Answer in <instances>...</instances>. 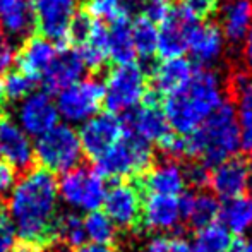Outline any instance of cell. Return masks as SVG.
<instances>
[{"label": "cell", "instance_id": "cell-1", "mask_svg": "<svg viewBox=\"0 0 252 252\" xmlns=\"http://www.w3.org/2000/svg\"><path fill=\"white\" fill-rule=\"evenodd\" d=\"M59 202L55 175L43 168L26 170L7 196V223L16 239L34 249L57 239Z\"/></svg>", "mask_w": 252, "mask_h": 252}, {"label": "cell", "instance_id": "cell-2", "mask_svg": "<svg viewBox=\"0 0 252 252\" xmlns=\"http://www.w3.org/2000/svg\"><path fill=\"white\" fill-rule=\"evenodd\" d=\"M225 103V84L215 70H196L192 79L173 94H168L163 105L172 132L189 136Z\"/></svg>", "mask_w": 252, "mask_h": 252}, {"label": "cell", "instance_id": "cell-3", "mask_svg": "<svg viewBox=\"0 0 252 252\" xmlns=\"http://www.w3.org/2000/svg\"><path fill=\"white\" fill-rule=\"evenodd\" d=\"M186 137V155L199 159L204 166L233 158L240 150L239 126L235 110L230 103H223L208 120Z\"/></svg>", "mask_w": 252, "mask_h": 252}, {"label": "cell", "instance_id": "cell-4", "mask_svg": "<svg viewBox=\"0 0 252 252\" xmlns=\"http://www.w3.org/2000/svg\"><path fill=\"white\" fill-rule=\"evenodd\" d=\"M34 161L50 173H65L81 166V150L77 130L69 124H57L48 132L34 139Z\"/></svg>", "mask_w": 252, "mask_h": 252}, {"label": "cell", "instance_id": "cell-5", "mask_svg": "<svg viewBox=\"0 0 252 252\" xmlns=\"http://www.w3.org/2000/svg\"><path fill=\"white\" fill-rule=\"evenodd\" d=\"M153 150L151 144L141 139L139 136L126 129L120 141L96 159V172L103 179L126 180L141 175L151 166Z\"/></svg>", "mask_w": 252, "mask_h": 252}, {"label": "cell", "instance_id": "cell-6", "mask_svg": "<svg viewBox=\"0 0 252 252\" xmlns=\"http://www.w3.org/2000/svg\"><path fill=\"white\" fill-rule=\"evenodd\" d=\"M103 105L110 113L127 115L136 110L148 96V77L136 62L115 65L106 76Z\"/></svg>", "mask_w": 252, "mask_h": 252}, {"label": "cell", "instance_id": "cell-7", "mask_svg": "<svg viewBox=\"0 0 252 252\" xmlns=\"http://www.w3.org/2000/svg\"><path fill=\"white\" fill-rule=\"evenodd\" d=\"M106 180L94 168L77 166L57 180L59 199L74 211H98L106 194Z\"/></svg>", "mask_w": 252, "mask_h": 252}, {"label": "cell", "instance_id": "cell-8", "mask_svg": "<svg viewBox=\"0 0 252 252\" xmlns=\"http://www.w3.org/2000/svg\"><path fill=\"white\" fill-rule=\"evenodd\" d=\"M105 86L98 77H83L72 86L59 91L55 98L57 112L63 124L77 126L101 112Z\"/></svg>", "mask_w": 252, "mask_h": 252}, {"label": "cell", "instance_id": "cell-9", "mask_svg": "<svg viewBox=\"0 0 252 252\" xmlns=\"http://www.w3.org/2000/svg\"><path fill=\"white\" fill-rule=\"evenodd\" d=\"M124 132H126V124L120 119V115L100 112L98 115L81 124V130L77 132V136H79L83 155L96 161L119 143Z\"/></svg>", "mask_w": 252, "mask_h": 252}, {"label": "cell", "instance_id": "cell-10", "mask_svg": "<svg viewBox=\"0 0 252 252\" xmlns=\"http://www.w3.org/2000/svg\"><path fill=\"white\" fill-rule=\"evenodd\" d=\"M34 26L53 43L67 41V33L77 14V0H31Z\"/></svg>", "mask_w": 252, "mask_h": 252}, {"label": "cell", "instance_id": "cell-11", "mask_svg": "<svg viewBox=\"0 0 252 252\" xmlns=\"http://www.w3.org/2000/svg\"><path fill=\"white\" fill-rule=\"evenodd\" d=\"M197 28V19L182 5L173 7L163 23L158 26V47L156 53L163 59L182 57L189 48V41L194 30Z\"/></svg>", "mask_w": 252, "mask_h": 252}, {"label": "cell", "instance_id": "cell-12", "mask_svg": "<svg viewBox=\"0 0 252 252\" xmlns=\"http://www.w3.org/2000/svg\"><path fill=\"white\" fill-rule=\"evenodd\" d=\"M59 120L60 117L52 94L47 91H33L21 101L16 122L28 136L36 139L55 127Z\"/></svg>", "mask_w": 252, "mask_h": 252}, {"label": "cell", "instance_id": "cell-13", "mask_svg": "<svg viewBox=\"0 0 252 252\" xmlns=\"http://www.w3.org/2000/svg\"><path fill=\"white\" fill-rule=\"evenodd\" d=\"M141 206L143 199L137 187L120 180L106 187L101 208L117 228H130L141 220Z\"/></svg>", "mask_w": 252, "mask_h": 252}, {"label": "cell", "instance_id": "cell-14", "mask_svg": "<svg viewBox=\"0 0 252 252\" xmlns=\"http://www.w3.org/2000/svg\"><path fill=\"white\" fill-rule=\"evenodd\" d=\"M0 155L14 170H30L34 163L33 139L10 117L0 119Z\"/></svg>", "mask_w": 252, "mask_h": 252}, {"label": "cell", "instance_id": "cell-15", "mask_svg": "<svg viewBox=\"0 0 252 252\" xmlns=\"http://www.w3.org/2000/svg\"><path fill=\"white\" fill-rule=\"evenodd\" d=\"M124 124H126L127 130H130L150 144H159L172 132L165 113H163V108L153 98L148 96L136 110L127 113V122Z\"/></svg>", "mask_w": 252, "mask_h": 252}, {"label": "cell", "instance_id": "cell-16", "mask_svg": "<svg viewBox=\"0 0 252 252\" xmlns=\"http://www.w3.org/2000/svg\"><path fill=\"white\" fill-rule=\"evenodd\" d=\"M213 194L221 199L242 196L249 189V165L240 158H228L213 166L208 175Z\"/></svg>", "mask_w": 252, "mask_h": 252}, {"label": "cell", "instance_id": "cell-17", "mask_svg": "<svg viewBox=\"0 0 252 252\" xmlns=\"http://www.w3.org/2000/svg\"><path fill=\"white\" fill-rule=\"evenodd\" d=\"M141 220L151 232L170 233L182 221L179 197L148 192L141 206Z\"/></svg>", "mask_w": 252, "mask_h": 252}, {"label": "cell", "instance_id": "cell-18", "mask_svg": "<svg viewBox=\"0 0 252 252\" xmlns=\"http://www.w3.org/2000/svg\"><path fill=\"white\" fill-rule=\"evenodd\" d=\"M84 72H86V67L81 60L79 52L76 48H63L57 52L50 67L45 70L40 79L43 81L47 93L52 94L81 81L84 77Z\"/></svg>", "mask_w": 252, "mask_h": 252}, {"label": "cell", "instance_id": "cell-19", "mask_svg": "<svg viewBox=\"0 0 252 252\" xmlns=\"http://www.w3.org/2000/svg\"><path fill=\"white\" fill-rule=\"evenodd\" d=\"M57 52H59L57 43H53L41 34H36V36H30L24 41L19 53H16V62L21 72L28 74L30 77L38 81L43 76L45 70L50 67Z\"/></svg>", "mask_w": 252, "mask_h": 252}, {"label": "cell", "instance_id": "cell-20", "mask_svg": "<svg viewBox=\"0 0 252 252\" xmlns=\"http://www.w3.org/2000/svg\"><path fill=\"white\" fill-rule=\"evenodd\" d=\"M252 26V0H225L220 7V31L226 43L239 45Z\"/></svg>", "mask_w": 252, "mask_h": 252}, {"label": "cell", "instance_id": "cell-21", "mask_svg": "<svg viewBox=\"0 0 252 252\" xmlns=\"http://www.w3.org/2000/svg\"><path fill=\"white\" fill-rule=\"evenodd\" d=\"M225 47L226 41L220 31L218 24L204 23L197 24V28L194 30L187 50L190 52L192 59L199 65L209 67L221 60V57L225 55Z\"/></svg>", "mask_w": 252, "mask_h": 252}, {"label": "cell", "instance_id": "cell-22", "mask_svg": "<svg viewBox=\"0 0 252 252\" xmlns=\"http://www.w3.org/2000/svg\"><path fill=\"white\" fill-rule=\"evenodd\" d=\"M186 187V168L175 159H165V161L158 163L144 177V189L151 194L180 197Z\"/></svg>", "mask_w": 252, "mask_h": 252}, {"label": "cell", "instance_id": "cell-23", "mask_svg": "<svg viewBox=\"0 0 252 252\" xmlns=\"http://www.w3.org/2000/svg\"><path fill=\"white\" fill-rule=\"evenodd\" d=\"M194 65L184 57L175 59H163L158 65L153 69L151 83L156 93L159 94H173L175 91L182 90L190 79H192Z\"/></svg>", "mask_w": 252, "mask_h": 252}, {"label": "cell", "instance_id": "cell-24", "mask_svg": "<svg viewBox=\"0 0 252 252\" xmlns=\"http://www.w3.org/2000/svg\"><path fill=\"white\" fill-rule=\"evenodd\" d=\"M34 28L31 0H0V31L7 36L24 38Z\"/></svg>", "mask_w": 252, "mask_h": 252}, {"label": "cell", "instance_id": "cell-25", "mask_svg": "<svg viewBox=\"0 0 252 252\" xmlns=\"http://www.w3.org/2000/svg\"><path fill=\"white\" fill-rule=\"evenodd\" d=\"M235 117L239 126L240 150L252 153V77L237 76L233 83Z\"/></svg>", "mask_w": 252, "mask_h": 252}, {"label": "cell", "instance_id": "cell-26", "mask_svg": "<svg viewBox=\"0 0 252 252\" xmlns=\"http://www.w3.org/2000/svg\"><path fill=\"white\" fill-rule=\"evenodd\" d=\"M182 220H187L190 225L196 228H202L218 218L220 202L215 194L209 192H197V194H186L179 197Z\"/></svg>", "mask_w": 252, "mask_h": 252}, {"label": "cell", "instance_id": "cell-27", "mask_svg": "<svg viewBox=\"0 0 252 252\" xmlns=\"http://www.w3.org/2000/svg\"><path fill=\"white\" fill-rule=\"evenodd\" d=\"M221 225L235 235H246L252 232V194L226 199L225 204L220 206L218 213Z\"/></svg>", "mask_w": 252, "mask_h": 252}, {"label": "cell", "instance_id": "cell-28", "mask_svg": "<svg viewBox=\"0 0 252 252\" xmlns=\"http://www.w3.org/2000/svg\"><path fill=\"white\" fill-rule=\"evenodd\" d=\"M108 59H112L115 65L136 62V50L130 34V14L113 19L108 28Z\"/></svg>", "mask_w": 252, "mask_h": 252}, {"label": "cell", "instance_id": "cell-29", "mask_svg": "<svg viewBox=\"0 0 252 252\" xmlns=\"http://www.w3.org/2000/svg\"><path fill=\"white\" fill-rule=\"evenodd\" d=\"M86 70H98L108 60V28L101 21H94L86 40L77 48Z\"/></svg>", "mask_w": 252, "mask_h": 252}, {"label": "cell", "instance_id": "cell-30", "mask_svg": "<svg viewBox=\"0 0 252 252\" xmlns=\"http://www.w3.org/2000/svg\"><path fill=\"white\" fill-rule=\"evenodd\" d=\"M232 233L221 223H211L197 228V233L190 244V252H228L232 246Z\"/></svg>", "mask_w": 252, "mask_h": 252}, {"label": "cell", "instance_id": "cell-31", "mask_svg": "<svg viewBox=\"0 0 252 252\" xmlns=\"http://www.w3.org/2000/svg\"><path fill=\"white\" fill-rule=\"evenodd\" d=\"M130 34L136 57L151 59L158 47V26L144 16H139L137 19L130 21Z\"/></svg>", "mask_w": 252, "mask_h": 252}, {"label": "cell", "instance_id": "cell-32", "mask_svg": "<svg viewBox=\"0 0 252 252\" xmlns=\"http://www.w3.org/2000/svg\"><path fill=\"white\" fill-rule=\"evenodd\" d=\"M84 233L86 240L91 244H101V246H110L115 240L117 226L112 223V220L103 211H91L86 213L83 218Z\"/></svg>", "mask_w": 252, "mask_h": 252}, {"label": "cell", "instance_id": "cell-33", "mask_svg": "<svg viewBox=\"0 0 252 252\" xmlns=\"http://www.w3.org/2000/svg\"><path fill=\"white\" fill-rule=\"evenodd\" d=\"M57 237L70 249H81L88 242L83 226V218L79 215L60 216L59 225H57Z\"/></svg>", "mask_w": 252, "mask_h": 252}, {"label": "cell", "instance_id": "cell-34", "mask_svg": "<svg viewBox=\"0 0 252 252\" xmlns=\"http://www.w3.org/2000/svg\"><path fill=\"white\" fill-rule=\"evenodd\" d=\"M34 86H36V79L21 72V70L7 72L5 77L2 79L3 96L10 101H23L24 98L33 93Z\"/></svg>", "mask_w": 252, "mask_h": 252}, {"label": "cell", "instance_id": "cell-35", "mask_svg": "<svg viewBox=\"0 0 252 252\" xmlns=\"http://www.w3.org/2000/svg\"><path fill=\"white\" fill-rule=\"evenodd\" d=\"M130 12V3L127 0H88L86 14L94 21H110Z\"/></svg>", "mask_w": 252, "mask_h": 252}, {"label": "cell", "instance_id": "cell-36", "mask_svg": "<svg viewBox=\"0 0 252 252\" xmlns=\"http://www.w3.org/2000/svg\"><path fill=\"white\" fill-rule=\"evenodd\" d=\"M143 252H190V244L179 235L155 237Z\"/></svg>", "mask_w": 252, "mask_h": 252}, {"label": "cell", "instance_id": "cell-37", "mask_svg": "<svg viewBox=\"0 0 252 252\" xmlns=\"http://www.w3.org/2000/svg\"><path fill=\"white\" fill-rule=\"evenodd\" d=\"M91 24H93V19H91L88 14H81L77 12L76 17L72 19L69 26V33H67V41H72L74 45L79 47L84 40H86L88 33L91 30Z\"/></svg>", "mask_w": 252, "mask_h": 252}, {"label": "cell", "instance_id": "cell-38", "mask_svg": "<svg viewBox=\"0 0 252 252\" xmlns=\"http://www.w3.org/2000/svg\"><path fill=\"white\" fill-rule=\"evenodd\" d=\"M172 9V0H146L143 3V16L151 23L159 24L168 17Z\"/></svg>", "mask_w": 252, "mask_h": 252}, {"label": "cell", "instance_id": "cell-39", "mask_svg": "<svg viewBox=\"0 0 252 252\" xmlns=\"http://www.w3.org/2000/svg\"><path fill=\"white\" fill-rule=\"evenodd\" d=\"M159 148L166 156H170V159L179 158V156L186 155V137L179 136L175 132H170L165 139L159 143Z\"/></svg>", "mask_w": 252, "mask_h": 252}, {"label": "cell", "instance_id": "cell-40", "mask_svg": "<svg viewBox=\"0 0 252 252\" xmlns=\"http://www.w3.org/2000/svg\"><path fill=\"white\" fill-rule=\"evenodd\" d=\"M16 62V50L7 34L0 31V74H7Z\"/></svg>", "mask_w": 252, "mask_h": 252}, {"label": "cell", "instance_id": "cell-41", "mask_svg": "<svg viewBox=\"0 0 252 252\" xmlns=\"http://www.w3.org/2000/svg\"><path fill=\"white\" fill-rule=\"evenodd\" d=\"M182 7L189 10L196 19L206 17L218 7V0H182Z\"/></svg>", "mask_w": 252, "mask_h": 252}, {"label": "cell", "instance_id": "cell-42", "mask_svg": "<svg viewBox=\"0 0 252 252\" xmlns=\"http://www.w3.org/2000/svg\"><path fill=\"white\" fill-rule=\"evenodd\" d=\"M16 180H17L16 170L10 165H7L5 161H0V197L9 196V192L12 190Z\"/></svg>", "mask_w": 252, "mask_h": 252}, {"label": "cell", "instance_id": "cell-43", "mask_svg": "<svg viewBox=\"0 0 252 252\" xmlns=\"http://www.w3.org/2000/svg\"><path fill=\"white\" fill-rule=\"evenodd\" d=\"M186 175H187V184H192L196 187H202L204 184H208V166H204L202 163L192 165L189 168H186Z\"/></svg>", "mask_w": 252, "mask_h": 252}, {"label": "cell", "instance_id": "cell-44", "mask_svg": "<svg viewBox=\"0 0 252 252\" xmlns=\"http://www.w3.org/2000/svg\"><path fill=\"white\" fill-rule=\"evenodd\" d=\"M16 247V235L9 223L0 221V252H10Z\"/></svg>", "mask_w": 252, "mask_h": 252}, {"label": "cell", "instance_id": "cell-45", "mask_svg": "<svg viewBox=\"0 0 252 252\" xmlns=\"http://www.w3.org/2000/svg\"><path fill=\"white\" fill-rule=\"evenodd\" d=\"M242 59H244L246 67L252 72V26L242 41Z\"/></svg>", "mask_w": 252, "mask_h": 252}, {"label": "cell", "instance_id": "cell-46", "mask_svg": "<svg viewBox=\"0 0 252 252\" xmlns=\"http://www.w3.org/2000/svg\"><path fill=\"white\" fill-rule=\"evenodd\" d=\"M77 252H113V249L110 246H101V244H91L86 242L81 249H77Z\"/></svg>", "mask_w": 252, "mask_h": 252}, {"label": "cell", "instance_id": "cell-47", "mask_svg": "<svg viewBox=\"0 0 252 252\" xmlns=\"http://www.w3.org/2000/svg\"><path fill=\"white\" fill-rule=\"evenodd\" d=\"M228 252H246V242H242V240L232 242V246H230Z\"/></svg>", "mask_w": 252, "mask_h": 252}, {"label": "cell", "instance_id": "cell-48", "mask_svg": "<svg viewBox=\"0 0 252 252\" xmlns=\"http://www.w3.org/2000/svg\"><path fill=\"white\" fill-rule=\"evenodd\" d=\"M10 252H36L34 247H30V246H23V247H14Z\"/></svg>", "mask_w": 252, "mask_h": 252}, {"label": "cell", "instance_id": "cell-49", "mask_svg": "<svg viewBox=\"0 0 252 252\" xmlns=\"http://www.w3.org/2000/svg\"><path fill=\"white\" fill-rule=\"evenodd\" d=\"M3 101H5V96H3V90H2V81H0V108H2Z\"/></svg>", "mask_w": 252, "mask_h": 252}, {"label": "cell", "instance_id": "cell-50", "mask_svg": "<svg viewBox=\"0 0 252 252\" xmlns=\"http://www.w3.org/2000/svg\"><path fill=\"white\" fill-rule=\"evenodd\" d=\"M249 189L252 190V163L249 165Z\"/></svg>", "mask_w": 252, "mask_h": 252}, {"label": "cell", "instance_id": "cell-51", "mask_svg": "<svg viewBox=\"0 0 252 252\" xmlns=\"http://www.w3.org/2000/svg\"><path fill=\"white\" fill-rule=\"evenodd\" d=\"M246 252H252V239L249 242H246Z\"/></svg>", "mask_w": 252, "mask_h": 252}, {"label": "cell", "instance_id": "cell-52", "mask_svg": "<svg viewBox=\"0 0 252 252\" xmlns=\"http://www.w3.org/2000/svg\"><path fill=\"white\" fill-rule=\"evenodd\" d=\"M0 221H3V209H2V204H0Z\"/></svg>", "mask_w": 252, "mask_h": 252}, {"label": "cell", "instance_id": "cell-53", "mask_svg": "<svg viewBox=\"0 0 252 252\" xmlns=\"http://www.w3.org/2000/svg\"><path fill=\"white\" fill-rule=\"evenodd\" d=\"M0 161H2V155H0Z\"/></svg>", "mask_w": 252, "mask_h": 252}]
</instances>
